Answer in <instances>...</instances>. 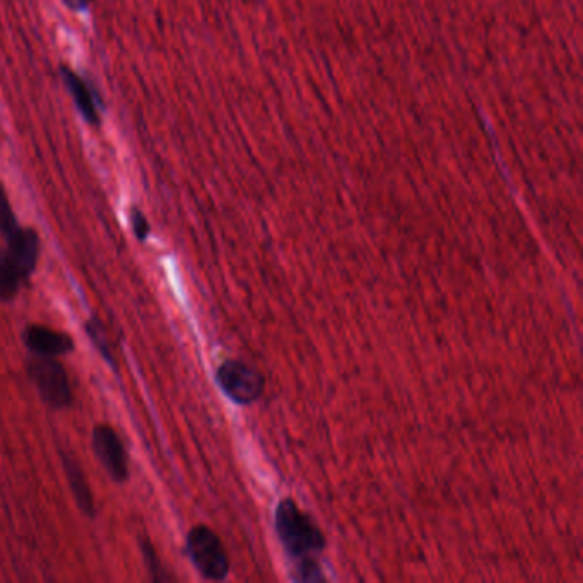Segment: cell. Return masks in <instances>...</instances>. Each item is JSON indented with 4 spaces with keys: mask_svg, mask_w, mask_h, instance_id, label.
<instances>
[{
    "mask_svg": "<svg viewBox=\"0 0 583 583\" xmlns=\"http://www.w3.org/2000/svg\"><path fill=\"white\" fill-rule=\"evenodd\" d=\"M65 7L74 12H84L88 9L89 0H64Z\"/></svg>",
    "mask_w": 583,
    "mask_h": 583,
    "instance_id": "15",
    "label": "cell"
},
{
    "mask_svg": "<svg viewBox=\"0 0 583 583\" xmlns=\"http://www.w3.org/2000/svg\"><path fill=\"white\" fill-rule=\"evenodd\" d=\"M21 286H23V283H21L18 274L12 271L6 252L0 250V303L14 300Z\"/></svg>",
    "mask_w": 583,
    "mask_h": 583,
    "instance_id": "11",
    "label": "cell"
},
{
    "mask_svg": "<svg viewBox=\"0 0 583 583\" xmlns=\"http://www.w3.org/2000/svg\"><path fill=\"white\" fill-rule=\"evenodd\" d=\"M187 553L197 572L211 582H221L230 573V558L218 534L207 525H195L187 536Z\"/></svg>",
    "mask_w": 583,
    "mask_h": 583,
    "instance_id": "2",
    "label": "cell"
},
{
    "mask_svg": "<svg viewBox=\"0 0 583 583\" xmlns=\"http://www.w3.org/2000/svg\"><path fill=\"white\" fill-rule=\"evenodd\" d=\"M4 252L12 271L18 274L21 283L26 284L35 274L36 265L40 260V252H42L40 236L33 228L19 226L11 236H7Z\"/></svg>",
    "mask_w": 583,
    "mask_h": 583,
    "instance_id": "6",
    "label": "cell"
},
{
    "mask_svg": "<svg viewBox=\"0 0 583 583\" xmlns=\"http://www.w3.org/2000/svg\"><path fill=\"white\" fill-rule=\"evenodd\" d=\"M23 342L35 356L59 358L74 351L72 336L47 325H28L23 332Z\"/></svg>",
    "mask_w": 583,
    "mask_h": 583,
    "instance_id": "7",
    "label": "cell"
},
{
    "mask_svg": "<svg viewBox=\"0 0 583 583\" xmlns=\"http://www.w3.org/2000/svg\"><path fill=\"white\" fill-rule=\"evenodd\" d=\"M129 221L130 226H132V231H134V236H136L139 242L144 243L148 240L149 233H151V226H149V221L144 212L139 209V207L132 206L129 209Z\"/></svg>",
    "mask_w": 583,
    "mask_h": 583,
    "instance_id": "14",
    "label": "cell"
},
{
    "mask_svg": "<svg viewBox=\"0 0 583 583\" xmlns=\"http://www.w3.org/2000/svg\"><path fill=\"white\" fill-rule=\"evenodd\" d=\"M276 532L284 553L293 565L298 582H322L320 558L325 551V536L312 515L303 512L291 498L279 501L276 508Z\"/></svg>",
    "mask_w": 583,
    "mask_h": 583,
    "instance_id": "1",
    "label": "cell"
},
{
    "mask_svg": "<svg viewBox=\"0 0 583 583\" xmlns=\"http://www.w3.org/2000/svg\"><path fill=\"white\" fill-rule=\"evenodd\" d=\"M93 452L112 481L125 483L129 479V455L122 438L110 424L96 426L93 431Z\"/></svg>",
    "mask_w": 583,
    "mask_h": 583,
    "instance_id": "5",
    "label": "cell"
},
{
    "mask_svg": "<svg viewBox=\"0 0 583 583\" xmlns=\"http://www.w3.org/2000/svg\"><path fill=\"white\" fill-rule=\"evenodd\" d=\"M64 471L77 507L86 517L95 519V498L91 493V486H89L88 477H86L83 467L79 466V462L72 455H64Z\"/></svg>",
    "mask_w": 583,
    "mask_h": 583,
    "instance_id": "9",
    "label": "cell"
},
{
    "mask_svg": "<svg viewBox=\"0 0 583 583\" xmlns=\"http://www.w3.org/2000/svg\"><path fill=\"white\" fill-rule=\"evenodd\" d=\"M60 76L64 79L65 88L71 93L74 105L81 113V117L88 122L91 127H100L101 115L100 105L101 100L98 98V93L91 88L83 77L76 74V72L62 65L60 67Z\"/></svg>",
    "mask_w": 583,
    "mask_h": 583,
    "instance_id": "8",
    "label": "cell"
},
{
    "mask_svg": "<svg viewBox=\"0 0 583 583\" xmlns=\"http://www.w3.org/2000/svg\"><path fill=\"white\" fill-rule=\"evenodd\" d=\"M216 380L226 397L238 406H250L264 394V375L255 366L240 360H228L219 365Z\"/></svg>",
    "mask_w": 583,
    "mask_h": 583,
    "instance_id": "4",
    "label": "cell"
},
{
    "mask_svg": "<svg viewBox=\"0 0 583 583\" xmlns=\"http://www.w3.org/2000/svg\"><path fill=\"white\" fill-rule=\"evenodd\" d=\"M141 553L144 556V563L148 566L149 575L153 578L154 582H166L170 580L168 573L163 570V565L159 561L158 551L154 548V544L148 539H141Z\"/></svg>",
    "mask_w": 583,
    "mask_h": 583,
    "instance_id": "12",
    "label": "cell"
},
{
    "mask_svg": "<svg viewBox=\"0 0 583 583\" xmlns=\"http://www.w3.org/2000/svg\"><path fill=\"white\" fill-rule=\"evenodd\" d=\"M26 373L48 406L53 409L71 406V380L64 365L57 358L33 354V358L26 363Z\"/></svg>",
    "mask_w": 583,
    "mask_h": 583,
    "instance_id": "3",
    "label": "cell"
},
{
    "mask_svg": "<svg viewBox=\"0 0 583 583\" xmlns=\"http://www.w3.org/2000/svg\"><path fill=\"white\" fill-rule=\"evenodd\" d=\"M84 330L88 334L89 341L95 346L96 351L100 353L101 358L112 366L113 370H117V358H115V351H113L112 341L106 332L105 325L101 324L100 318L91 317L84 322Z\"/></svg>",
    "mask_w": 583,
    "mask_h": 583,
    "instance_id": "10",
    "label": "cell"
},
{
    "mask_svg": "<svg viewBox=\"0 0 583 583\" xmlns=\"http://www.w3.org/2000/svg\"><path fill=\"white\" fill-rule=\"evenodd\" d=\"M18 228V219H16V214L12 211L11 201L7 197L4 185L0 183V235L7 238V236H11Z\"/></svg>",
    "mask_w": 583,
    "mask_h": 583,
    "instance_id": "13",
    "label": "cell"
}]
</instances>
